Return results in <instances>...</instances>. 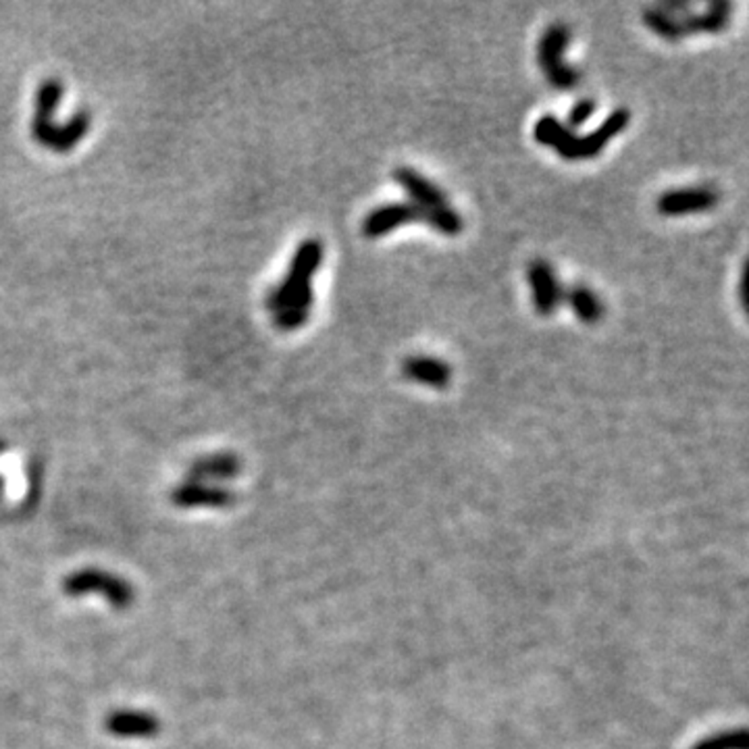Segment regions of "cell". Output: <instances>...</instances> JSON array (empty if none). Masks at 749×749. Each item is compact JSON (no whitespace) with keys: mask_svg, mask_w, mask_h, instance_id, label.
Returning <instances> with one entry per match:
<instances>
[{"mask_svg":"<svg viewBox=\"0 0 749 749\" xmlns=\"http://www.w3.org/2000/svg\"><path fill=\"white\" fill-rule=\"evenodd\" d=\"M321 260L323 244L319 239H306L296 250L286 280L269 294L267 306L275 312V323L280 329L291 332L309 321V309L314 300L311 280L319 271Z\"/></svg>","mask_w":749,"mask_h":749,"instance_id":"1","label":"cell"},{"mask_svg":"<svg viewBox=\"0 0 749 749\" xmlns=\"http://www.w3.org/2000/svg\"><path fill=\"white\" fill-rule=\"evenodd\" d=\"M631 121V112L627 109H617L610 117L587 136H575L564 123H560L554 115H543L533 127V138L537 144L556 148V153L566 161H587L594 159L612 138Z\"/></svg>","mask_w":749,"mask_h":749,"instance_id":"2","label":"cell"},{"mask_svg":"<svg viewBox=\"0 0 749 749\" xmlns=\"http://www.w3.org/2000/svg\"><path fill=\"white\" fill-rule=\"evenodd\" d=\"M408 223H425L444 236H459L464 227L462 216L448 205L438 208H423L412 205V202H394V205L374 208V211L364 216L363 234L366 237H384L389 231Z\"/></svg>","mask_w":749,"mask_h":749,"instance_id":"3","label":"cell"},{"mask_svg":"<svg viewBox=\"0 0 749 749\" xmlns=\"http://www.w3.org/2000/svg\"><path fill=\"white\" fill-rule=\"evenodd\" d=\"M63 591L71 597H84V596H102L112 608L123 610L130 608L136 591L121 576L99 571V568H81L73 575L67 576L63 581Z\"/></svg>","mask_w":749,"mask_h":749,"instance_id":"4","label":"cell"},{"mask_svg":"<svg viewBox=\"0 0 749 749\" xmlns=\"http://www.w3.org/2000/svg\"><path fill=\"white\" fill-rule=\"evenodd\" d=\"M571 42V29L562 24H554L545 29L537 47V61L545 79L556 90H573L579 84V71L564 63V50Z\"/></svg>","mask_w":749,"mask_h":749,"instance_id":"5","label":"cell"},{"mask_svg":"<svg viewBox=\"0 0 749 749\" xmlns=\"http://www.w3.org/2000/svg\"><path fill=\"white\" fill-rule=\"evenodd\" d=\"M527 281L531 290V298H533V306L539 314L550 317L558 311L562 304V296L564 291L560 288V281L550 262L533 260L527 269Z\"/></svg>","mask_w":749,"mask_h":749,"instance_id":"6","label":"cell"},{"mask_svg":"<svg viewBox=\"0 0 749 749\" xmlns=\"http://www.w3.org/2000/svg\"><path fill=\"white\" fill-rule=\"evenodd\" d=\"M718 205V194L708 185L680 187V190L664 192L658 198V213L666 216H680L691 213H706Z\"/></svg>","mask_w":749,"mask_h":749,"instance_id":"7","label":"cell"},{"mask_svg":"<svg viewBox=\"0 0 749 749\" xmlns=\"http://www.w3.org/2000/svg\"><path fill=\"white\" fill-rule=\"evenodd\" d=\"M104 729L111 735L123 739H150L161 731V723L154 714L140 710H117L104 721Z\"/></svg>","mask_w":749,"mask_h":749,"instance_id":"8","label":"cell"},{"mask_svg":"<svg viewBox=\"0 0 749 749\" xmlns=\"http://www.w3.org/2000/svg\"><path fill=\"white\" fill-rule=\"evenodd\" d=\"M394 182L398 184L404 192H406V196L410 198L412 205L423 206V208H438V206L448 205L446 194L441 192L439 187L431 182V179H427L415 169L398 167L394 171Z\"/></svg>","mask_w":749,"mask_h":749,"instance_id":"9","label":"cell"},{"mask_svg":"<svg viewBox=\"0 0 749 749\" xmlns=\"http://www.w3.org/2000/svg\"><path fill=\"white\" fill-rule=\"evenodd\" d=\"M234 496L221 485L187 481L174 491V504L179 508H227Z\"/></svg>","mask_w":749,"mask_h":749,"instance_id":"10","label":"cell"},{"mask_svg":"<svg viewBox=\"0 0 749 749\" xmlns=\"http://www.w3.org/2000/svg\"><path fill=\"white\" fill-rule=\"evenodd\" d=\"M402 373L404 377H408L410 381H417V384L436 389H444L448 387L449 381H452V369H449V364L439 361L436 356H410L404 361Z\"/></svg>","mask_w":749,"mask_h":749,"instance_id":"11","label":"cell"},{"mask_svg":"<svg viewBox=\"0 0 749 749\" xmlns=\"http://www.w3.org/2000/svg\"><path fill=\"white\" fill-rule=\"evenodd\" d=\"M239 470H242V462L234 454H216L194 462L187 475H190V481L211 485L229 481L239 475Z\"/></svg>","mask_w":749,"mask_h":749,"instance_id":"12","label":"cell"},{"mask_svg":"<svg viewBox=\"0 0 749 749\" xmlns=\"http://www.w3.org/2000/svg\"><path fill=\"white\" fill-rule=\"evenodd\" d=\"M731 11H733L731 3H726V0H716V3H710L706 6V11H702V13L691 11L680 19H683V27H685L687 36L689 34H718L729 26Z\"/></svg>","mask_w":749,"mask_h":749,"instance_id":"13","label":"cell"},{"mask_svg":"<svg viewBox=\"0 0 749 749\" xmlns=\"http://www.w3.org/2000/svg\"><path fill=\"white\" fill-rule=\"evenodd\" d=\"M562 302H566L568 306H571V311L576 314V319L585 325H594L604 317L602 300H599L587 286H581V283L568 288L564 291V296H562Z\"/></svg>","mask_w":749,"mask_h":749,"instance_id":"14","label":"cell"},{"mask_svg":"<svg viewBox=\"0 0 749 749\" xmlns=\"http://www.w3.org/2000/svg\"><path fill=\"white\" fill-rule=\"evenodd\" d=\"M643 24H646L651 32L656 36H660L666 42H679L687 36L683 27V19L674 17V15L666 13L660 6H648L643 11Z\"/></svg>","mask_w":749,"mask_h":749,"instance_id":"15","label":"cell"},{"mask_svg":"<svg viewBox=\"0 0 749 749\" xmlns=\"http://www.w3.org/2000/svg\"><path fill=\"white\" fill-rule=\"evenodd\" d=\"M594 112H596V100L583 99V100L576 102L575 107L571 109V112H568V117H566L568 130L573 132V130H576V127L585 125L589 121V117L594 115Z\"/></svg>","mask_w":749,"mask_h":749,"instance_id":"16","label":"cell"}]
</instances>
